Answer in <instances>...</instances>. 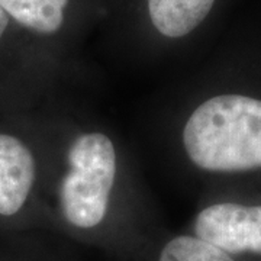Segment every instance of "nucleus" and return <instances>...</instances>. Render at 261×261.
I'll list each match as a JSON object with an SVG mask.
<instances>
[{
	"label": "nucleus",
	"instance_id": "f257e3e1",
	"mask_svg": "<svg viewBox=\"0 0 261 261\" xmlns=\"http://www.w3.org/2000/svg\"><path fill=\"white\" fill-rule=\"evenodd\" d=\"M187 159L214 173L261 168V99L216 94L189 115L181 132Z\"/></svg>",
	"mask_w": 261,
	"mask_h": 261
},
{
	"label": "nucleus",
	"instance_id": "f03ea898",
	"mask_svg": "<svg viewBox=\"0 0 261 261\" xmlns=\"http://www.w3.org/2000/svg\"><path fill=\"white\" fill-rule=\"evenodd\" d=\"M118 176V151L106 134L82 132L67 149L58 205L77 229H92L106 218Z\"/></svg>",
	"mask_w": 261,
	"mask_h": 261
},
{
	"label": "nucleus",
	"instance_id": "7ed1b4c3",
	"mask_svg": "<svg viewBox=\"0 0 261 261\" xmlns=\"http://www.w3.org/2000/svg\"><path fill=\"white\" fill-rule=\"evenodd\" d=\"M195 237L233 254H261V205L221 202L203 207L193 221Z\"/></svg>",
	"mask_w": 261,
	"mask_h": 261
},
{
	"label": "nucleus",
	"instance_id": "20e7f679",
	"mask_svg": "<svg viewBox=\"0 0 261 261\" xmlns=\"http://www.w3.org/2000/svg\"><path fill=\"white\" fill-rule=\"evenodd\" d=\"M37 176L31 147L18 135L0 130V218H13L27 206Z\"/></svg>",
	"mask_w": 261,
	"mask_h": 261
},
{
	"label": "nucleus",
	"instance_id": "39448f33",
	"mask_svg": "<svg viewBox=\"0 0 261 261\" xmlns=\"http://www.w3.org/2000/svg\"><path fill=\"white\" fill-rule=\"evenodd\" d=\"M214 5L215 0H148V13L161 35L181 38L205 20Z\"/></svg>",
	"mask_w": 261,
	"mask_h": 261
},
{
	"label": "nucleus",
	"instance_id": "423d86ee",
	"mask_svg": "<svg viewBox=\"0 0 261 261\" xmlns=\"http://www.w3.org/2000/svg\"><path fill=\"white\" fill-rule=\"evenodd\" d=\"M68 0H0V8L16 23L49 35L63 27Z\"/></svg>",
	"mask_w": 261,
	"mask_h": 261
},
{
	"label": "nucleus",
	"instance_id": "0eeeda50",
	"mask_svg": "<svg viewBox=\"0 0 261 261\" xmlns=\"http://www.w3.org/2000/svg\"><path fill=\"white\" fill-rule=\"evenodd\" d=\"M159 261H237L228 252L216 248L195 235H178L160 252Z\"/></svg>",
	"mask_w": 261,
	"mask_h": 261
},
{
	"label": "nucleus",
	"instance_id": "6e6552de",
	"mask_svg": "<svg viewBox=\"0 0 261 261\" xmlns=\"http://www.w3.org/2000/svg\"><path fill=\"white\" fill-rule=\"evenodd\" d=\"M8 27H9V16L6 15L5 10L0 8V41H2V38L5 35Z\"/></svg>",
	"mask_w": 261,
	"mask_h": 261
}]
</instances>
